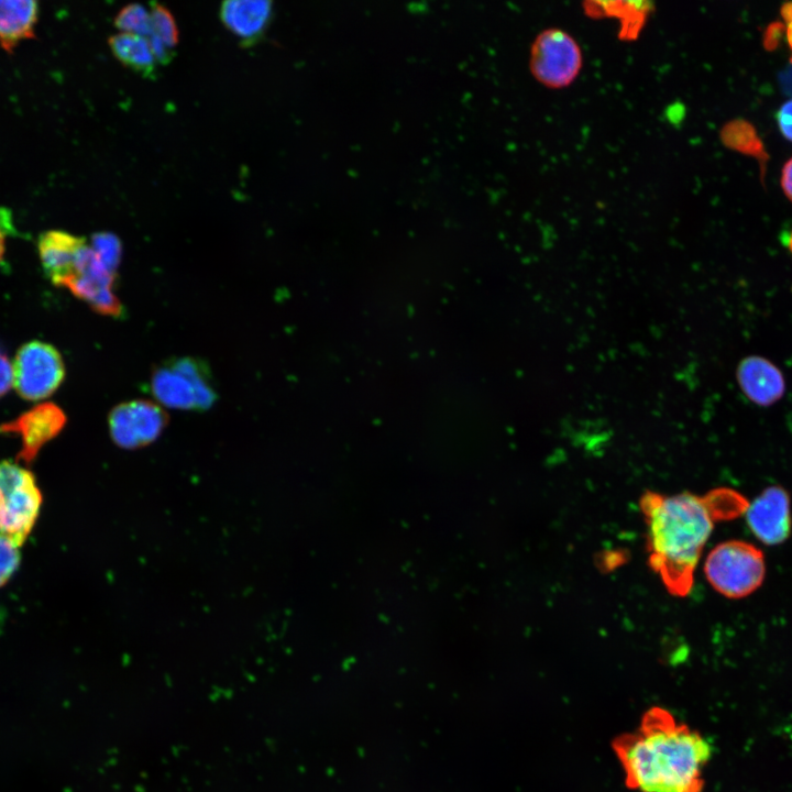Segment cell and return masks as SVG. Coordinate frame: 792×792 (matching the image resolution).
<instances>
[{"mask_svg": "<svg viewBox=\"0 0 792 792\" xmlns=\"http://www.w3.org/2000/svg\"><path fill=\"white\" fill-rule=\"evenodd\" d=\"M529 72L543 87L562 89L575 81L583 68L579 42L563 29L547 28L534 38L529 51Z\"/></svg>", "mask_w": 792, "mask_h": 792, "instance_id": "6", "label": "cell"}, {"mask_svg": "<svg viewBox=\"0 0 792 792\" xmlns=\"http://www.w3.org/2000/svg\"><path fill=\"white\" fill-rule=\"evenodd\" d=\"M639 505L647 525L649 565L669 593L685 596L715 522L743 514L748 502L733 490L717 488L702 496L646 492Z\"/></svg>", "mask_w": 792, "mask_h": 792, "instance_id": "1", "label": "cell"}, {"mask_svg": "<svg viewBox=\"0 0 792 792\" xmlns=\"http://www.w3.org/2000/svg\"><path fill=\"white\" fill-rule=\"evenodd\" d=\"M585 14L592 19L617 18L620 30L619 37L626 41L636 40L651 12L650 2L631 1H588L583 4Z\"/></svg>", "mask_w": 792, "mask_h": 792, "instance_id": "16", "label": "cell"}, {"mask_svg": "<svg viewBox=\"0 0 792 792\" xmlns=\"http://www.w3.org/2000/svg\"><path fill=\"white\" fill-rule=\"evenodd\" d=\"M744 514L749 530L766 546L781 544L791 535V499L780 485L766 487L748 503Z\"/></svg>", "mask_w": 792, "mask_h": 792, "instance_id": "10", "label": "cell"}, {"mask_svg": "<svg viewBox=\"0 0 792 792\" xmlns=\"http://www.w3.org/2000/svg\"><path fill=\"white\" fill-rule=\"evenodd\" d=\"M38 4L32 0H0V46L11 53L22 41L34 37Z\"/></svg>", "mask_w": 792, "mask_h": 792, "instance_id": "15", "label": "cell"}, {"mask_svg": "<svg viewBox=\"0 0 792 792\" xmlns=\"http://www.w3.org/2000/svg\"><path fill=\"white\" fill-rule=\"evenodd\" d=\"M150 13L152 33L148 40L157 63L166 64L178 44V29L173 14L164 6L153 2Z\"/></svg>", "mask_w": 792, "mask_h": 792, "instance_id": "19", "label": "cell"}, {"mask_svg": "<svg viewBox=\"0 0 792 792\" xmlns=\"http://www.w3.org/2000/svg\"><path fill=\"white\" fill-rule=\"evenodd\" d=\"M791 425H792V419H791Z\"/></svg>", "mask_w": 792, "mask_h": 792, "instance_id": "30", "label": "cell"}, {"mask_svg": "<svg viewBox=\"0 0 792 792\" xmlns=\"http://www.w3.org/2000/svg\"><path fill=\"white\" fill-rule=\"evenodd\" d=\"M4 249H6L4 233H3V230L0 228V262L3 257Z\"/></svg>", "mask_w": 792, "mask_h": 792, "instance_id": "28", "label": "cell"}, {"mask_svg": "<svg viewBox=\"0 0 792 792\" xmlns=\"http://www.w3.org/2000/svg\"><path fill=\"white\" fill-rule=\"evenodd\" d=\"M12 370L15 391L28 400L48 397L65 377V365L59 352L41 341L22 345L14 358Z\"/></svg>", "mask_w": 792, "mask_h": 792, "instance_id": "7", "label": "cell"}, {"mask_svg": "<svg viewBox=\"0 0 792 792\" xmlns=\"http://www.w3.org/2000/svg\"><path fill=\"white\" fill-rule=\"evenodd\" d=\"M66 424L62 408L52 403L36 405L23 413L15 420L0 426L1 432H14L21 439L19 457L31 461L38 450L55 436Z\"/></svg>", "mask_w": 792, "mask_h": 792, "instance_id": "11", "label": "cell"}, {"mask_svg": "<svg viewBox=\"0 0 792 792\" xmlns=\"http://www.w3.org/2000/svg\"><path fill=\"white\" fill-rule=\"evenodd\" d=\"M784 25L780 22L771 23L765 33L763 45L768 51H773L778 47L779 43L783 38Z\"/></svg>", "mask_w": 792, "mask_h": 792, "instance_id": "25", "label": "cell"}, {"mask_svg": "<svg viewBox=\"0 0 792 792\" xmlns=\"http://www.w3.org/2000/svg\"><path fill=\"white\" fill-rule=\"evenodd\" d=\"M114 57L125 67L143 75L151 76L157 61L147 37L119 32L108 40Z\"/></svg>", "mask_w": 792, "mask_h": 792, "instance_id": "17", "label": "cell"}, {"mask_svg": "<svg viewBox=\"0 0 792 792\" xmlns=\"http://www.w3.org/2000/svg\"><path fill=\"white\" fill-rule=\"evenodd\" d=\"M168 424L166 411L147 399L117 405L108 417L111 439L122 449H139L155 441Z\"/></svg>", "mask_w": 792, "mask_h": 792, "instance_id": "8", "label": "cell"}, {"mask_svg": "<svg viewBox=\"0 0 792 792\" xmlns=\"http://www.w3.org/2000/svg\"><path fill=\"white\" fill-rule=\"evenodd\" d=\"M613 749L626 785L639 792H701L712 755L698 732L658 706L644 714L635 732L618 736Z\"/></svg>", "mask_w": 792, "mask_h": 792, "instance_id": "2", "label": "cell"}, {"mask_svg": "<svg viewBox=\"0 0 792 792\" xmlns=\"http://www.w3.org/2000/svg\"><path fill=\"white\" fill-rule=\"evenodd\" d=\"M151 392L160 404L175 409L205 410L217 398L208 367L191 358L158 366L151 376Z\"/></svg>", "mask_w": 792, "mask_h": 792, "instance_id": "4", "label": "cell"}, {"mask_svg": "<svg viewBox=\"0 0 792 792\" xmlns=\"http://www.w3.org/2000/svg\"><path fill=\"white\" fill-rule=\"evenodd\" d=\"M90 246L102 264L114 274L122 254L119 239L108 232L97 233L92 237Z\"/></svg>", "mask_w": 792, "mask_h": 792, "instance_id": "21", "label": "cell"}, {"mask_svg": "<svg viewBox=\"0 0 792 792\" xmlns=\"http://www.w3.org/2000/svg\"><path fill=\"white\" fill-rule=\"evenodd\" d=\"M781 15L787 23L792 21V2H788L782 6Z\"/></svg>", "mask_w": 792, "mask_h": 792, "instance_id": "27", "label": "cell"}, {"mask_svg": "<svg viewBox=\"0 0 792 792\" xmlns=\"http://www.w3.org/2000/svg\"><path fill=\"white\" fill-rule=\"evenodd\" d=\"M13 385L12 364L8 358L0 352V397L3 396Z\"/></svg>", "mask_w": 792, "mask_h": 792, "instance_id": "24", "label": "cell"}, {"mask_svg": "<svg viewBox=\"0 0 792 792\" xmlns=\"http://www.w3.org/2000/svg\"><path fill=\"white\" fill-rule=\"evenodd\" d=\"M41 503L33 474L10 461H0V535L20 547L35 524Z\"/></svg>", "mask_w": 792, "mask_h": 792, "instance_id": "5", "label": "cell"}, {"mask_svg": "<svg viewBox=\"0 0 792 792\" xmlns=\"http://www.w3.org/2000/svg\"><path fill=\"white\" fill-rule=\"evenodd\" d=\"M19 547L0 535V586L14 573L20 563Z\"/></svg>", "mask_w": 792, "mask_h": 792, "instance_id": "22", "label": "cell"}, {"mask_svg": "<svg viewBox=\"0 0 792 792\" xmlns=\"http://www.w3.org/2000/svg\"><path fill=\"white\" fill-rule=\"evenodd\" d=\"M719 136L721 142L726 147L758 160L761 168V177H765L766 164L769 156L751 123L743 119L732 120L724 124Z\"/></svg>", "mask_w": 792, "mask_h": 792, "instance_id": "18", "label": "cell"}, {"mask_svg": "<svg viewBox=\"0 0 792 792\" xmlns=\"http://www.w3.org/2000/svg\"><path fill=\"white\" fill-rule=\"evenodd\" d=\"M114 26L122 33L150 37L152 33L150 10L139 3L123 7L114 16Z\"/></svg>", "mask_w": 792, "mask_h": 792, "instance_id": "20", "label": "cell"}, {"mask_svg": "<svg viewBox=\"0 0 792 792\" xmlns=\"http://www.w3.org/2000/svg\"><path fill=\"white\" fill-rule=\"evenodd\" d=\"M781 185L787 197L792 201V158L783 166Z\"/></svg>", "mask_w": 792, "mask_h": 792, "instance_id": "26", "label": "cell"}, {"mask_svg": "<svg viewBox=\"0 0 792 792\" xmlns=\"http://www.w3.org/2000/svg\"><path fill=\"white\" fill-rule=\"evenodd\" d=\"M704 573L712 587L727 598H744L763 583L766 561L762 551L744 540L716 544L704 562Z\"/></svg>", "mask_w": 792, "mask_h": 792, "instance_id": "3", "label": "cell"}, {"mask_svg": "<svg viewBox=\"0 0 792 792\" xmlns=\"http://www.w3.org/2000/svg\"><path fill=\"white\" fill-rule=\"evenodd\" d=\"M113 283L114 274L102 264L92 248L86 244L64 287L97 312L118 317L122 314V306L113 293Z\"/></svg>", "mask_w": 792, "mask_h": 792, "instance_id": "9", "label": "cell"}, {"mask_svg": "<svg viewBox=\"0 0 792 792\" xmlns=\"http://www.w3.org/2000/svg\"><path fill=\"white\" fill-rule=\"evenodd\" d=\"M737 380L744 394L760 406L777 403L785 391L781 371L761 356L743 360L737 370Z\"/></svg>", "mask_w": 792, "mask_h": 792, "instance_id": "13", "label": "cell"}, {"mask_svg": "<svg viewBox=\"0 0 792 792\" xmlns=\"http://www.w3.org/2000/svg\"><path fill=\"white\" fill-rule=\"evenodd\" d=\"M777 121L783 136L792 142V99L781 106Z\"/></svg>", "mask_w": 792, "mask_h": 792, "instance_id": "23", "label": "cell"}, {"mask_svg": "<svg viewBox=\"0 0 792 792\" xmlns=\"http://www.w3.org/2000/svg\"><path fill=\"white\" fill-rule=\"evenodd\" d=\"M86 244L84 238L59 230H50L40 235L37 249L41 263L53 284L64 287Z\"/></svg>", "mask_w": 792, "mask_h": 792, "instance_id": "12", "label": "cell"}, {"mask_svg": "<svg viewBox=\"0 0 792 792\" xmlns=\"http://www.w3.org/2000/svg\"><path fill=\"white\" fill-rule=\"evenodd\" d=\"M787 40H788L790 47L792 48V21L790 23H788Z\"/></svg>", "mask_w": 792, "mask_h": 792, "instance_id": "29", "label": "cell"}, {"mask_svg": "<svg viewBox=\"0 0 792 792\" xmlns=\"http://www.w3.org/2000/svg\"><path fill=\"white\" fill-rule=\"evenodd\" d=\"M272 12L271 1L229 0L221 4L220 19L230 32L251 43L264 34Z\"/></svg>", "mask_w": 792, "mask_h": 792, "instance_id": "14", "label": "cell"}]
</instances>
